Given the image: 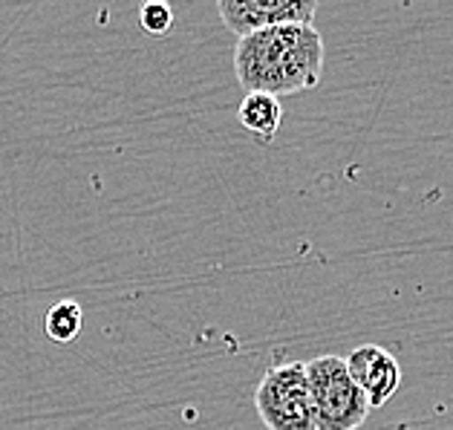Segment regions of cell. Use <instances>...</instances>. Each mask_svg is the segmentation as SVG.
Returning a JSON list of instances; mask_svg holds the SVG:
<instances>
[{"mask_svg": "<svg viewBox=\"0 0 453 430\" xmlns=\"http://www.w3.org/2000/svg\"><path fill=\"white\" fill-rule=\"evenodd\" d=\"M234 75L246 93L292 96L315 90L324 79V38L315 27L283 24L240 38Z\"/></svg>", "mask_w": 453, "mask_h": 430, "instance_id": "6da1fadb", "label": "cell"}, {"mask_svg": "<svg viewBox=\"0 0 453 430\" xmlns=\"http://www.w3.org/2000/svg\"><path fill=\"white\" fill-rule=\"evenodd\" d=\"M318 430H358L370 416V402L352 381L347 358L318 356L306 364Z\"/></svg>", "mask_w": 453, "mask_h": 430, "instance_id": "7a4b0ae2", "label": "cell"}, {"mask_svg": "<svg viewBox=\"0 0 453 430\" xmlns=\"http://www.w3.org/2000/svg\"><path fill=\"white\" fill-rule=\"evenodd\" d=\"M254 407L269 430H318L306 364H274L254 390Z\"/></svg>", "mask_w": 453, "mask_h": 430, "instance_id": "3957f363", "label": "cell"}, {"mask_svg": "<svg viewBox=\"0 0 453 430\" xmlns=\"http://www.w3.org/2000/svg\"><path fill=\"white\" fill-rule=\"evenodd\" d=\"M219 18L237 38L283 24L315 27V0H219Z\"/></svg>", "mask_w": 453, "mask_h": 430, "instance_id": "277c9868", "label": "cell"}, {"mask_svg": "<svg viewBox=\"0 0 453 430\" xmlns=\"http://www.w3.org/2000/svg\"><path fill=\"white\" fill-rule=\"evenodd\" d=\"M347 370L361 393L367 395L370 407L387 404L402 384V364L379 344H361L352 349L347 356Z\"/></svg>", "mask_w": 453, "mask_h": 430, "instance_id": "5b68a950", "label": "cell"}, {"mask_svg": "<svg viewBox=\"0 0 453 430\" xmlns=\"http://www.w3.org/2000/svg\"><path fill=\"white\" fill-rule=\"evenodd\" d=\"M240 125L269 145L278 139V130L283 125V107L269 93H246L240 104Z\"/></svg>", "mask_w": 453, "mask_h": 430, "instance_id": "8992f818", "label": "cell"}, {"mask_svg": "<svg viewBox=\"0 0 453 430\" xmlns=\"http://www.w3.org/2000/svg\"><path fill=\"white\" fill-rule=\"evenodd\" d=\"M81 326H84V310L79 306V301H70V297L52 303L47 315H43V335L55 341V344H70V341L79 338Z\"/></svg>", "mask_w": 453, "mask_h": 430, "instance_id": "52a82bcc", "label": "cell"}, {"mask_svg": "<svg viewBox=\"0 0 453 430\" xmlns=\"http://www.w3.org/2000/svg\"><path fill=\"white\" fill-rule=\"evenodd\" d=\"M139 24L148 35H165L173 24V9L168 4H145L139 9Z\"/></svg>", "mask_w": 453, "mask_h": 430, "instance_id": "ba28073f", "label": "cell"}]
</instances>
